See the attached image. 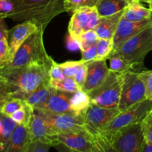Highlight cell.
Segmentation results:
<instances>
[{
  "label": "cell",
  "instance_id": "obj_31",
  "mask_svg": "<svg viewBox=\"0 0 152 152\" xmlns=\"http://www.w3.org/2000/svg\"><path fill=\"white\" fill-rule=\"evenodd\" d=\"M94 152H117L108 139L99 134L94 137Z\"/></svg>",
  "mask_w": 152,
  "mask_h": 152
},
{
  "label": "cell",
  "instance_id": "obj_34",
  "mask_svg": "<svg viewBox=\"0 0 152 152\" xmlns=\"http://www.w3.org/2000/svg\"><path fill=\"white\" fill-rule=\"evenodd\" d=\"M85 62H86L83 61V59H80L78 61H67L63 63H60L59 65L63 71L65 77L74 78L80 67Z\"/></svg>",
  "mask_w": 152,
  "mask_h": 152
},
{
  "label": "cell",
  "instance_id": "obj_35",
  "mask_svg": "<svg viewBox=\"0 0 152 152\" xmlns=\"http://www.w3.org/2000/svg\"><path fill=\"white\" fill-rule=\"evenodd\" d=\"M50 144L41 141H28L22 152H49Z\"/></svg>",
  "mask_w": 152,
  "mask_h": 152
},
{
  "label": "cell",
  "instance_id": "obj_14",
  "mask_svg": "<svg viewBox=\"0 0 152 152\" xmlns=\"http://www.w3.org/2000/svg\"><path fill=\"white\" fill-rule=\"evenodd\" d=\"M56 140L57 143L60 142L73 149L82 152H94L93 137L86 130L58 134Z\"/></svg>",
  "mask_w": 152,
  "mask_h": 152
},
{
  "label": "cell",
  "instance_id": "obj_1",
  "mask_svg": "<svg viewBox=\"0 0 152 152\" xmlns=\"http://www.w3.org/2000/svg\"><path fill=\"white\" fill-rule=\"evenodd\" d=\"M53 62L42 65H33L23 68L0 69V80L11 91L10 97L26 94L42 85L49 83V71Z\"/></svg>",
  "mask_w": 152,
  "mask_h": 152
},
{
  "label": "cell",
  "instance_id": "obj_16",
  "mask_svg": "<svg viewBox=\"0 0 152 152\" xmlns=\"http://www.w3.org/2000/svg\"><path fill=\"white\" fill-rule=\"evenodd\" d=\"M151 24L152 19L140 21V22H132L122 18L113 38V43H114L113 50L117 49L120 45L133 37L134 36L139 34L140 31Z\"/></svg>",
  "mask_w": 152,
  "mask_h": 152
},
{
  "label": "cell",
  "instance_id": "obj_26",
  "mask_svg": "<svg viewBox=\"0 0 152 152\" xmlns=\"http://www.w3.org/2000/svg\"><path fill=\"white\" fill-rule=\"evenodd\" d=\"M49 85L56 90L68 93H74L82 90L74 79L69 77H65L59 80H49Z\"/></svg>",
  "mask_w": 152,
  "mask_h": 152
},
{
  "label": "cell",
  "instance_id": "obj_29",
  "mask_svg": "<svg viewBox=\"0 0 152 152\" xmlns=\"http://www.w3.org/2000/svg\"><path fill=\"white\" fill-rule=\"evenodd\" d=\"M99 39V37L94 30L85 31L77 39L80 45V50H86L91 46L96 44Z\"/></svg>",
  "mask_w": 152,
  "mask_h": 152
},
{
  "label": "cell",
  "instance_id": "obj_12",
  "mask_svg": "<svg viewBox=\"0 0 152 152\" xmlns=\"http://www.w3.org/2000/svg\"><path fill=\"white\" fill-rule=\"evenodd\" d=\"M38 30V27L30 21L22 22L8 30L7 38L9 46L8 62L13 59L15 53L25 40Z\"/></svg>",
  "mask_w": 152,
  "mask_h": 152
},
{
  "label": "cell",
  "instance_id": "obj_25",
  "mask_svg": "<svg viewBox=\"0 0 152 152\" xmlns=\"http://www.w3.org/2000/svg\"><path fill=\"white\" fill-rule=\"evenodd\" d=\"M34 113V108L28 104L25 103V105L22 108L15 111L13 114L10 115V117L19 126L28 127Z\"/></svg>",
  "mask_w": 152,
  "mask_h": 152
},
{
  "label": "cell",
  "instance_id": "obj_2",
  "mask_svg": "<svg viewBox=\"0 0 152 152\" xmlns=\"http://www.w3.org/2000/svg\"><path fill=\"white\" fill-rule=\"evenodd\" d=\"M16 1L14 10L7 18L14 22L30 21L43 31L56 16L65 12L64 0Z\"/></svg>",
  "mask_w": 152,
  "mask_h": 152
},
{
  "label": "cell",
  "instance_id": "obj_6",
  "mask_svg": "<svg viewBox=\"0 0 152 152\" xmlns=\"http://www.w3.org/2000/svg\"><path fill=\"white\" fill-rule=\"evenodd\" d=\"M147 99L145 84L135 70H130L123 74L121 95L118 109L120 112L133 105Z\"/></svg>",
  "mask_w": 152,
  "mask_h": 152
},
{
  "label": "cell",
  "instance_id": "obj_4",
  "mask_svg": "<svg viewBox=\"0 0 152 152\" xmlns=\"http://www.w3.org/2000/svg\"><path fill=\"white\" fill-rule=\"evenodd\" d=\"M152 50V24L120 45L109 56H118L132 64L136 69L142 66L146 55Z\"/></svg>",
  "mask_w": 152,
  "mask_h": 152
},
{
  "label": "cell",
  "instance_id": "obj_8",
  "mask_svg": "<svg viewBox=\"0 0 152 152\" xmlns=\"http://www.w3.org/2000/svg\"><path fill=\"white\" fill-rule=\"evenodd\" d=\"M46 121L49 127L56 134L71 133L86 130L84 126V116L73 113L54 114L39 109H34Z\"/></svg>",
  "mask_w": 152,
  "mask_h": 152
},
{
  "label": "cell",
  "instance_id": "obj_45",
  "mask_svg": "<svg viewBox=\"0 0 152 152\" xmlns=\"http://www.w3.org/2000/svg\"><path fill=\"white\" fill-rule=\"evenodd\" d=\"M53 148H56L59 152H82L78 151V150H75L73 149V148H69V147L66 146V145H65L62 143H60V142H59V143H57L56 145H55L54 146H53Z\"/></svg>",
  "mask_w": 152,
  "mask_h": 152
},
{
  "label": "cell",
  "instance_id": "obj_37",
  "mask_svg": "<svg viewBox=\"0 0 152 152\" xmlns=\"http://www.w3.org/2000/svg\"><path fill=\"white\" fill-rule=\"evenodd\" d=\"M16 3V0H0V18H7L14 10Z\"/></svg>",
  "mask_w": 152,
  "mask_h": 152
},
{
  "label": "cell",
  "instance_id": "obj_48",
  "mask_svg": "<svg viewBox=\"0 0 152 152\" xmlns=\"http://www.w3.org/2000/svg\"><path fill=\"white\" fill-rule=\"evenodd\" d=\"M138 1H140V2H146V3H148V2H149V1H152V0H138Z\"/></svg>",
  "mask_w": 152,
  "mask_h": 152
},
{
  "label": "cell",
  "instance_id": "obj_11",
  "mask_svg": "<svg viewBox=\"0 0 152 152\" xmlns=\"http://www.w3.org/2000/svg\"><path fill=\"white\" fill-rule=\"evenodd\" d=\"M99 18L100 15L96 6L77 9L72 13L68 24V34L77 39L85 31L94 30Z\"/></svg>",
  "mask_w": 152,
  "mask_h": 152
},
{
  "label": "cell",
  "instance_id": "obj_10",
  "mask_svg": "<svg viewBox=\"0 0 152 152\" xmlns=\"http://www.w3.org/2000/svg\"><path fill=\"white\" fill-rule=\"evenodd\" d=\"M120 113L118 108H102L91 103L84 116L85 129L92 137L98 136Z\"/></svg>",
  "mask_w": 152,
  "mask_h": 152
},
{
  "label": "cell",
  "instance_id": "obj_46",
  "mask_svg": "<svg viewBox=\"0 0 152 152\" xmlns=\"http://www.w3.org/2000/svg\"><path fill=\"white\" fill-rule=\"evenodd\" d=\"M142 152H152V144H148L145 142Z\"/></svg>",
  "mask_w": 152,
  "mask_h": 152
},
{
  "label": "cell",
  "instance_id": "obj_28",
  "mask_svg": "<svg viewBox=\"0 0 152 152\" xmlns=\"http://www.w3.org/2000/svg\"><path fill=\"white\" fill-rule=\"evenodd\" d=\"M114 48L113 39H99L96 43V60H107Z\"/></svg>",
  "mask_w": 152,
  "mask_h": 152
},
{
  "label": "cell",
  "instance_id": "obj_49",
  "mask_svg": "<svg viewBox=\"0 0 152 152\" xmlns=\"http://www.w3.org/2000/svg\"><path fill=\"white\" fill-rule=\"evenodd\" d=\"M0 113H1V108H0Z\"/></svg>",
  "mask_w": 152,
  "mask_h": 152
},
{
  "label": "cell",
  "instance_id": "obj_23",
  "mask_svg": "<svg viewBox=\"0 0 152 152\" xmlns=\"http://www.w3.org/2000/svg\"><path fill=\"white\" fill-rule=\"evenodd\" d=\"M132 0H98L96 7L100 16H108L124 10Z\"/></svg>",
  "mask_w": 152,
  "mask_h": 152
},
{
  "label": "cell",
  "instance_id": "obj_20",
  "mask_svg": "<svg viewBox=\"0 0 152 152\" xmlns=\"http://www.w3.org/2000/svg\"><path fill=\"white\" fill-rule=\"evenodd\" d=\"M123 18L132 22H140L152 19V11L144 7L138 0H132L125 8Z\"/></svg>",
  "mask_w": 152,
  "mask_h": 152
},
{
  "label": "cell",
  "instance_id": "obj_3",
  "mask_svg": "<svg viewBox=\"0 0 152 152\" xmlns=\"http://www.w3.org/2000/svg\"><path fill=\"white\" fill-rule=\"evenodd\" d=\"M43 34L44 31L39 29L30 36L4 68L12 69L23 68L53 62V59L48 54L45 48Z\"/></svg>",
  "mask_w": 152,
  "mask_h": 152
},
{
  "label": "cell",
  "instance_id": "obj_5",
  "mask_svg": "<svg viewBox=\"0 0 152 152\" xmlns=\"http://www.w3.org/2000/svg\"><path fill=\"white\" fill-rule=\"evenodd\" d=\"M123 74L110 71L105 81L88 94L91 103L102 108H118Z\"/></svg>",
  "mask_w": 152,
  "mask_h": 152
},
{
  "label": "cell",
  "instance_id": "obj_17",
  "mask_svg": "<svg viewBox=\"0 0 152 152\" xmlns=\"http://www.w3.org/2000/svg\"><path fill=\"white\" fill-rule=\"evenodd\" d=\"M72 94L60 91L54 89L47 102L43 104L40 108H35V109L43 110L54 114H62V113L74 114L71 109V104H70V99Z\"/></svg>",
  "mask_w": 152,
  "mask_h": 152
},
{
  "label": "cell",
  "instance_id": "obj_27",
  "mask_svg": "<svg viewBox=\"0 0 152 152\" xmlns=\"http://www.w3.org/2000/svg\"><path fill=\"white\" fill-rule=\"evenodd\" d=\"M108 59L109 60L110 64L109 69L113 72L123 74L130 70H135L134 67L131 62L120 56H108Z\"/></svg>",
  "mask_w": 152,
  "mask_h": 152
},
{
  "label": "cell",
  "instance_id": "obj_19",
  "mask_svg": "<svg viewBox=\"0 0 152 152\" xmlns=\"http://www.w3.org/2000/svg\"><path fill=\"white\" fill-rule=\"evenodd\" d=\"M54 88L49 85V83H45L36 89L34 91L26 94H20L15 96L16 98L22 99L25 103L35 108H39L47 102L48 98L53 93Z\"/></svg>",
  "mask_w": 152,
  "mask_h": 152
},
{
  "label": "cell",
  "instance_id": "obj_33",
  "mask_svg": "<svg viewBox=\"0 0 152 152\" xmlns=\"http://www.w3.org/2000/svg\"><path fill=\"white\" fill-rule=\"evenodd\" d=\"M141 129L145 142L152 144V108L148 111L145 117L140 123Z\"/></svg>",
  "mask_w": 152,
  "mask_h": 152
},
{
  "label": "cell",
  "instance_id": "obj_42",
  "mask_svg": "<svg viewBox=\"0 0 152 152\" xmlns=\"http://www.w3.org/2000/svg\"><path fill=\"white\" fill-rule=\"evenodd\" d=\"M10 94H11V91L8 86L2 80H0V108H1V105L8 98H10Z\"/></svg>",
  "mask_w": 152,
  "mask_h": 152
},
{
  "label": "cell",
  "instance_id": "obj_38",
  "mask_svg": "<svg viewBox=\"0 0 152 152\" xmlns=\"http://www.w3.org/2000/svg\"><path fill=\"white\" fill-rule=\"evenodd\" d=\"M9 46L7 39H0V69H2L8 63Z\"/></svg>",
  "mask_w": 152,
  "mask_h": 152
},
{
  "label": "cell",
  "instance_id": "obj_15",
  "mask_svg": "<svg viewBox=\"0 0 152 152\" xmlns=\"http://www.w3.org/2000/svg\"><path fill=\"white\" fill-rule=\"evenodd\" d=\"M106 60H94L87 62V77L82 90L87 94L99 87L110 73Z\"/></svg>",
  "mask_w": 152,
  "mask_h": 152
},
{
  "label": "cell",
  "instance_id": "obj_47",
  "mask_svg": "<svg viewBox=\"0 0 152 152\" xmlns=\"http://www.w3.org/2000/svg\"><path fill=\"white\" fill-rule=\"evenodd\" d=\"M148 7H149V9L152 11V1L148 2Z\"/></svg>",
  "mask_w": 152,
  "mask_h": 152
},
{
  "label": "cell",
  "instance_id": "obj_9",
  "mask_svg": "<svg viewBox=\"0 0 152 152\" xmlns=\"http://www.w3.org/2000/svg\"><path fill=\"white\" fill-rule=\"evenodd\" d=\"M108 140L117 152H142L145 144L140 123L118 131Z\"/></svg>",
  "mask_w": 152,
  "mask_h": 152
},
{
  "label": "cell",
  "instance_id": "obj_44",
  "mask_svg": "<svg viewBox=\"0 0 152 152\" xmlns=\"http://www.w3.org/2000/svg\"><path fill=\"white\" fill-rule=\"evenodd\" d=\"M7 34H8V29H7V25L4 22V19L0 18V39H7Z\"/></svg>",
  "mask_w": 152,
  "mask_h": 152
},
{
  "label": "cell",
  "instance_id": "obj_50",
  "mask_svg": "<svg viewBox=\"0 0 152 152\" xmlns=\"http://www.w3.org/2000/svg\"><path fill=\"white\" fill-rule=\"evenodd\" d=\"M151 108H152V105H151Z\"/></svg>",
  "mask_w": 152,
  "mask_h": 152
},
{
  "label": "cell",
  "instance_id": "obj_18",
  "mask_svg": "<svg viewBox=\"0 0 152 152\" xmlns=\"http://www.w3.org/2000/svg\"><path fill=\"white\" fill-rule=\"evenodd\" d=\"M124 10L125 9L114 14L100 16L99 22L94 29L99 39H113L123 16Z\"/></svg>",
  "mask_w": 152,
  "mask_h": 152
},
{
  "label": "cell",
  "instance_id": "obj_13",
  "mask_svg": "<svg viewBox=\"0 0 152 152\" xmlns=\"http://www.w3.org/2000/svg\"><path fill=\"white\" fill-rule=\"evenodd\" d=\"M27 128L30 141H41L50 144L52 147L57 144L56 134L53 133L45 120L35 111Z\"/></svg>",
  "mask_w": 152,
  "mask_h": 152
},
{
  "label": "cell",
  "instance_id": "obj_36",
  "mask_svg": "<svg viewBox=\"0 0 152 152\" xmlns=\"http://www.w3.org/2000/svg\"><path fill=\"white\" fill-rule=\"evenodd\" d=\"M139 75L145 84L147 99L152 100V70L140 71Z\"/></svg>",
  "mask_w": 152,
  "mask_h": 152
},
{
  "label": "cell",
  "instance_id": "obj_7",
  "mask_svg": "<svg viewBox=\"0 0 152 152\" xmlns=\"http://www.w3.org/2000/svg\"><path fill=\"white\" fill-rule=\"evenodd\" d=\"M152 105V100L145 99L122 111L117 114L114 120L102 132L101 135L109 140L116 132L132 125L140 123L147 114Z\"/></svg>",
  "mask_w": 152,
  "mask_h": 152
},
{
  "label": "cell",
  "instance_id": "obj_22",
  "mask_svg": "<svg viewBox=\"0 0 152 152\" xmlns=\"http://www.w3.org/2000/svg\"><path fill=\"white\" fill-rule=\"evenodd\" d=\"M17 124L10 117L0 113V152H4Z\"/></svg>",
  "mask_w": 152,
  "mask_h": 152
},
{
  "label": "cell",
  "instance_id": "obj_41",
  "mask_svg": "<svg viewBox=\"0 0 152 152\" xmlns=\"http://www.w3.org/2000/svg\"><path fill=\"white\" fill-rule=\"evenodd\" d=\"M82 53V59L83 61L86 62H91V61L96 60V44L91 46L86 50H80Z\"/></svg>",
  "mask_w": 152,
  "mask_h": 152
},
{
  "label": "cell",
  "instance_id": "obj_43",
  "mask_svg": "<svg viewBox=\"0 0 152 152\" xmlns=\"http://www.w3.org/2000/svg\"><path fill=\"white\" fill-rule=\"evenodd\" d=\"M66 45L68 50H71V51H75V50L80 49V45H79L78 41L69 34L66 37Z\"/></svg>",
  "mask_w": 152,
  "mask_h": 152
},
{
  "label": "cell",
  "instance_id": "obj_30",
  "mask_svg": "<svg viewBox=\"0 0 152 152\" xmlns=\"http://www.w3.org/2000/svg\"><path fill=\"white\" fill-rule=\"evenodd\" d=\"M25 105L22 99L16 97H10L1 105V112L7 117H10L15 111L20 109Z\"/></svg>",
  "mask_w": 152,
  "mask_h": 152
},
{
  "label": "cell",
  "instance_id": "obj_39",
  "mask_svg": "<svg viewBox=\"0 0 152 152\" xmlns=\"http://www.w3.org/2000/svg\"><path fill=\"white\" fill-rule=\"evenodd\" d=\"M86 77H87V62H85L80 67L75 77H74V80L81 89L83 88L86 83Z\"/></svg>",
  "mask_w": 152,
  "mask_h": 152
},
{
  "label": "cell",
  "instance_id": "obj_32",
  "mask_svg": "<svg viewBox=\"0 0 152 152\" xmlns=\"http://www.w3.org/2000/svg\"><path fill=\"white\" fill-rule=\"evenodd\" d=\"M98 0H64L65 12L73 13L76 10L83 7H94Z\"/></svg>",
  "mask_w": 152,
  "mask_h": 152
},
{
  "label": "cell",
  "instance_id": "obj_21",
  "mask_svg": "<svg viewBox=\"0 0 152 152\" xmlns=\"http://www.w3.org/2000/svg\"><path fill=\"white\" fill-rule=\"evenodd\" d=\"M29 140L28 128L17 125L4 152H22Z\"/></svg>",
  "mask_w": 152,
  "mask_h": 152
},
{
  "label": "cell",
  "instance_id": "obj_40",
  "mask_svg": "<svg viewBox=\"0 0 152 152\" xmlns=\"http://www.w3.org/2000/svg\"><path fill=\"white\" fill-rule=\"evenodd\" d=\"M49 77H50V80H59L65 78L60 65L59 63H56L55 61L50 68Z\"/></svg>",
  "mask_w": 152,
  "mask_h": 152
},
{
  "label": "cell",
  "instance_id": "obj_24",
  "mask_svg": "<svg viewBox=\"0 0 152 152\" xmlns=\"http://www.w3.org/2000/svg\"><path fill=\"white\" fill-rule=\"evenodd\" d=\"M70 104L74 114L85 116L87 109L91 105V101L86 92L80 90L72 94L70 99Z\"/></svg>",
  "mask_w": 152,
  "mask_h": 152
}]
</instances>
